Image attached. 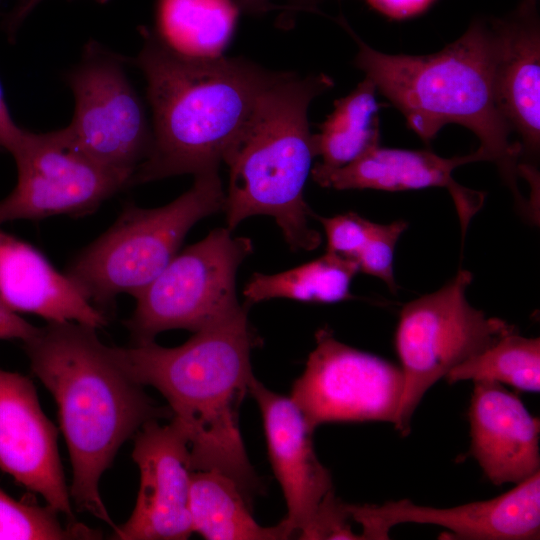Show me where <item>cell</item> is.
I'll list each match as a JSON object with an SVG mask.
<instances>
[{"instance_id":"e575fe53","label":"cell","mask_w":540,"mask_h":540,"mask_svg":"<svg viewBox=\"0 0 540 540\" xmlns=\"http://www.w3.org/2000/svg\"><path fill=\"white\" fill-rule=\"evenodd\" d=\"M3 150L0 148V152H2Z\"/></svg>"},{"instance_id":"8992f818","label":"cell","mask_w":540,"mask_h":540,"mask_svg":"<svg viewBox=\"0 0 540 540\" xmlns=\"http://www.w3.org/2000/svg\"><path fill=\"white\" fill-rule=\"evenodd\" d=\"M224 204L218 170L194 175L192 187L164 206L126 204L116 221L83 248L64 273L103 311L120 294L137 296L175 257L190 229L223 211Z\"/></svg>"},{"instance_id":"2e32d148","label":"cell","mask_w":540,"mask_h":540,"mask_svg":"<svg viewBox=\"0 0 540 540\" xmlns=\"http://www.w3.org/2000/svg\"><path fill=\"white\" fill-rule=\"evenodd\" d=\"M470 453L494 485L518 484L540 469L539 419L502 384L474 381Z\"/></svg>"},{"instance_id":"7c38bea8","label":"cell","mask_w":540,"mask_h":540,"mask_svg":"<svg viewBox=\"0 0 540 540\" xmlns=\"http://www.w3.org/2000/svg\"><path fill=\"white\" fill-rule=\"evenodd\" d=\"M495 498L450 508L414 504L408 499L376 504H345L358 523L360 539H388L400 523L442 526L454 539L530 540L540 533V472Z\"/></svg>"},{"instance_id":"83f0119b","label":"cell","mask_w":540,"mask_h":540,"mask_svg":"<svg viewBox=\"0 0 540 540\" xmlns=\"http://www.w3.org/2000/svg\"><path fill=\"white\" fill-rule=\"evenodd\" d=\"M346 503L336 498L334 493L326 498L309 526L300 533V539H360L352 531Z\"/></svg>"},{"instance_id":"8fae6325","label":"cell","mask_w":540,"mask_h":540,"mask_svg":"<svg viewBox=\"0 0 540 540\" xmlns=\"http://www.w3.org/2000/svg\"><path fill=\"white\" fill-rule=\"evenodd\" d=\"M315 338L290 397L309 430L331 422L395 424L404 390L401 368L338 341L326 328Z\"/></svg>"},{"instance_id":"30bf717a","label":"cell","mask_w":540,"mask_h":540,"mask_svg":"<svg viewBox=\"0 0 540 540\" xmlns=\"http://www.w3.org/2000/svg\"><path fill=\"white\" fill-rule=\"evenodd\" d=\"M17 183L0 200V225L52 216L81 217L130 187L131 175L107 168L76 149L63 129L24 130L11 153Z\"/></svg>"},{"instance_id":"ffe728a7","label":"cell","mask_w":540,"mask_h":540,"mask_svg":"<svg viewBox=\"0 0 540 540\" xmlns=\"http://www.w3.org/2000/svg\"><path fill=\"white\" fill-rule=\"evenodd\" d=\"M247 500L228 476L213 470L191 475L190 518L193 532L208 540H277L290 537L283 522L263 527L252 517Z\"/></svg>"},{"instance_id":"7402d4cb","label":"cell","mask_w":540,"mask_h":540,"mask_svg":"<svg viewBox=\"0 0 540 540\" xmlns=\"http://www.w3.org/2000/svg\"><path fill=\"white\" fill-rule=\"evenodd\" d=\"M239 11L234 0H158L155 32L182 54L218 57L230 42Z\"/></svg>"},{"instance_id":"277c9868","label":"cell","mask_w":540,"mask_h":540,"mask_svg":"<svg viewBox=\"0 0 540 540\" xmlns=\"http://www.w3.org/2000/svg\"><path fill=\"white\" fill-rule=\"evenodd\" d=\"M339 24L357 44L355 65L404 116L423 142L442 127L458 124L479 139L480 161L493 162L519 209L533 219L535 207L522 195L518 181L526 178L520 143L497 103L494 67L497 41L491 21L474 20L466 32L442 50L421 56L386 54L363 42L340 17Z\"/></svg>"},{"instance_id":"3957f363","label":"cell","mask_w":540,"mask_h":540,"mask_svg":"<svg viewBox=\"0 0 540 540\" xmlns=\"http://www.w3.org/2000/svg\"><path fill=\"white\" fill-rule=\"evenodd\" d=\"M255 344L245 310L194 332L177 347L154 341L114 347L126 373L167 400L171 421L188 441L191 469L228 476L247 502L261 488L239 428V408L254 378L250 353Z\"/></svg>"},{"instance_id":"cb8c5ba5","label":"cell","mask_w":540,"mask_h":540,"mask_svg":"<svg viewBox=\"0 0 540 540\" xmlns=\"http://www.w3.org/2000/svg\"><path fill=\"white\" fill-rule=\"evenodd\" d=\"M445 378L450 384L461 380H490L521 391L539 392L540 339L511 331L454 367Z\"/></svg>"},{"instance_id":"484cf974","label":"cell","mask_w":540,"mask_h":540,"mask_svg":"<svg viewBox=\"0 0 540 540\" xmlns=\"http://www.w3.org/2000/svg\"><path fill=\"white\" fill-rule=\"evenodd\" d=\"M407 227V222L403 220L388 224L374 223L368 239L354 258L359 271L379 278L394 293L398 288L393 272L394 251Z\"/></svg>"},{"instance_id":"d4e9b609","label":"cell","mask_w":540,"mask_h":540,"mask_svg":"<svg viewBox=\"0 0 540 540\" xmlns=\"http://www.w3.org/2000/svg\"><path fill=\"white\" fill-rule=\"evenodd\" d=\"M49 505L13 499L0 488V540L99 539L101 533L74 522L63 525Z\"/></svg>"},{"instance_id":"f1b7e54d","label":"cell","mask_w":540,"mask_h":540,"mask_svg":"<svg viewBox=\"0 0 540 540\" xmlns=\"http://www.w3.org/2000/svg\"><path fill=\"white\" fill-rule=\"evenodd\" d=\"M240 10L251 15L281 12L285 21L300 12L320 13V6L327 0H234Z\"/></svg>"},{"instance_id":"836d02e7","label":"cell","mask_w":540,"mask_h":540,"mask_svg":"<svg viewBox=\"0 0 540 540\" xmlns=\"http://www.w3.org/2000/svg\"><path fill=\"white\" fill-rule=\"evenodd\" d=\"M94 1H96V2L99 3V4H105V3H107L109 0H94Z\"/></svg>"},{"instance_id":"44dd1931","label":"cell","mask_w":540,"mask_h":540,"mask_svg":"<svg viewBox=\"0 0 540 540\" xmlns=\"http://www.w3.org/2000/svg\"><path fill=\"white\" fill-rule=\"evenodd\" d=\"M376 86L367 77L348 95L334 102L333 111L313 134L316 157L311 170L318 176L341 168L379 145V104Z\"/></svg>"},{"instance_id":"ac0fdd59","label":"cell","mask_w":540,"mask_h":540,"mask_svg":"<svg viewBox=\"0 0 540 540\" xmlns=\"http://www.w3.org/2000/svg\"><path fill=\"white\" fill-rule=\"evenodd\" d=\"M497 50L494 86L497 103L524 155L540 147V25L536 0H522L505 18L491 20Z\"/></svg>"},{"instance_id":"9a60e30c","label":"cell","mask_w":540,"mask_h":540,"mask_svg":"<svg viewBox=\"0 0 540 540\" xmlns=\"http://www.w3.org/2000/svg\"><path fill=\"white\" fill-rule=\"evenodd\" d=\"M249 393L259 406L269 459L285 498L287 515L282 522L290 536H299L334 493L331 475L318 460L312 432L294 401L255 377Z\"/></svg>"},{"instance_id":"e0dca14e","label":"cell","mask_w":540,"mask_h":540,"mask_svg":"<svg viewBox=\"0 0 540 540\" xmlns=\"http://www.w3.org/2000/svg\"><path fill=\"white\" fill-rule=\"evenodd\" d=\"M477 161L475 152L445 158L427 150L377 145L351 163L312 178L320 186L336 190L405 191L444 187L454 201L464 235L470 220L481 209L485 194L462 186L452 173L461 165Z\"/></svg>"},{"instance_id":"4316f807","label":"cell","mask_w":540,"mask_h":540,"mask_svg":"<svg viewBox=\"0 0 540 540\" xmlns=\"http://www.w3.org/2000/svg\"><path fill=\"white\" fill-rule=\"evenodd\" d=\"M323 226L327 239V252L353 259L368 239L374 222L354 212L333 217L313 216Z\"/></svg>"},{"instance_id":"7a4b0ae2","label":"cell","mask_w":540,"mask_h":540,"mask_svg":"<svg viewBox=\"0 0 540 540\" xmlns=\"http://www.w3.org/2000/svg\"><path fill=\"white\" fill-rule=\"evenodd\" d=\"M23 348L31 371L58 407L73 470L70 497L115 530L100 479L122 444L146 422L172 417L169 407L155 404L92 326L47 322L23 341Z\"/></svg>"},{"instance_id":"1f68e13d","label":"cell","mask_w":540,"mask_h":540,"mask_svg":"<svg viewBox=\"0 0 540 540\" xmlns=\"http://www.w3.org/2000/svg\"><path fill=\"white\" fill-rule=\"evenodd\" d=\"M24 130L13 120L0 83V148L11 154L20 142Z\"/></svg>"},{"instance_id":"5bb4252c","label":"cell","mask_w":540,"mask_h":540,"mask_svg":"<svg viewBox=\"0 0 540 540\" xmlns=\"http://www.w3.org/2000/svg\"><path fill=\"white\" fill-rule=\"evenodd\" d=\"M57 439L33 381L0 368V470L76 522Z\"/></svg>"},{"instance_id":"5b68a950","label":"cell","mask_w":540,"mask_h":540,"mask_svg":"<svg viewBox=\"0 0 540 540\" xmlns=\"http://www.w3.org/2000/svg\"><path fill=\"white\" fill-rule=\"evenodd\" d=\"M326 74L279 72L262 95L243 136L225 161L229 169L224 212L231 231L244 219H275L293 251H311L322 242L310 226L314 213L304 197L316 157L308 108L331 89Z\"/></svg>"},{"instance_id":"603a6c76","label":"cell","mask_w":540,"mask_h":540,"mask_svg":"<svg viewBox=\"0 0 540 540\" xmlns=\"http://www.w3.org/2000/svg\"><path fill=\"white\" fill-rule=\"evenodd\" d=\"M359 272L355 260L327 252L276 274L254 273L243 295L247 304L273 298L307 303H337L351 298L350 285Z\"/></svg>"},{"instance_id":"ba28073f","label":"cell","mask_w":540,"mask_h":540,"mask_svg":"<svg viewBox=\"0 0 540 540\" xmlns=\"http://www.w3.org/2000/svg\"><path fill=\"white\" fill-rule=\"evenodd\" d=\"M473 275L459 270L446 285L401 310L395 345L404 390L394 424L410 432L411 418L427 390L454 367L516 330L505 320L488 317L467 300Z\"/></svg>"},{"instance_id":"d6986e66","label":"cell","mask_w":540,"mask_h":540,"mask_svg":"<svg viewBox=\"0 0 540 540\" xmlns=\"http://www.w3.org/2000/svg\"><path fill=\"white\" fill-rule=\"evenodd\" d=\"M0 301L15 313L47 322L72 321L101 328L107 316L37 248L0 231Z\"/></svg>"},{"instance_id":"9c48e42d","label":"cell","mask_w":540,"mask_h":540,"mask_svg":"<svg viewBox=\"0 0 540 540\" xmlns=\"http://www.w3.org/2000/svg\"><path fill=\"white\" fill-rule=\"evenodd\" d=\"M126 60L98 42H88L66 75L75 101L69 142L95 162L133 175L152 145L143 104L125 69Z\"/></svg>"},{"instance_id":"d6a6232c","label":"cell","mask_w":540,"mask_h":540,"mask_svg":"<svg viewBox=\"0 0 540 540\" xmlns=\"http://www.w3.org/2000/svg\"><path fill=\"white\" fill-rule=\"evenodd\" d=\"M2 0H0L1 2ZM42 0H21L5 20V27L8 34L13 35L21 22Z\"/></svg>"},{"instance_id":"4fadbf2b","label":"cell","mask_w":540,"mask_h":540,"mask_svg":"<svg viewBox=\"0 0 540 540\" xmlns=\"http://www.w3.org/2000/svg\"><path fill=\"white\" fill-rule=\"evenodd\" d=\"M132 458L140 473L136 505L129 519L113 530L116 540H182L192 530L189 444L171 421L146 422L134 435Z\"/></svg>"},{"instance_id":"6da1fadb","label":"cell","mask_w":540,"mask_h":540,"mask_svg":"<svg viewBox=\"0 0 540 540\" xmlns=\"http://www.w3.org/2000/svg\"><path fill=\"white\" fill-rule=\"evenodd\" d=\"M133 63L147 83L152 145L130 186L218 170L248 128L279 72L244 58L193 57L141 29Z\"/></svg>"},{"instance_id":"52a82bcc","label":"cell","mask_w":540,"mask_h":540,"mask_svg":"<svg viewBox=\"0 0 540 540\" xmlns=\"http://www.w3.org/2000/svg\"><path fill=\"white\" fill-rule=\"evenodd\" d=\"M253 251L249 238L217 228L177 253L137 296L125 321L134 344L153 342L166 330L191 332L223 323L246 310L236 295V273Z\"/></svg>"},{"instance_id":"4dcf8cb0","label":"cell","mask_w":540,"mask_h":540,"mask_svg":"<svg viewBox=\"0 0 540 540\" xmlns=\"http://www.w3.org/2000/svg\"><path fill=\"white\" fill-rule=\"evenodd\" d=\"M37 327L22 319L0 301V339H20L31 337Z\"/></svg>"},{"instance_id":"f546056e","label":"cell","mask_w":540,"mask_h":540,"mask_svg":"<svg viewBox=\"0 0 540 540\" xmlns=\"http://www.w3.org/2000/svg\"><path fill=\"white\" fill-rule=\"evenodd\" d=\"M390 19L403 20L423 13L435 0H366Z\"/></svg>"}]
</instances>
